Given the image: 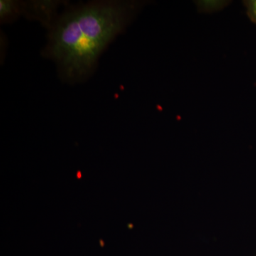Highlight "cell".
Returning a JSON list of instances; mask_svg holds the SVG:
<instances>
[{"instance_id": "7a4b0ae2", "label": "cell", "mask_w": 256, "mask_h": 256, "mask_svg": "<svg viewBox=\"0 0 256 256\" xmlns=\"http://www.w3.org/2000/svg\"><path fill=\"white\" fill-rule=\"evenodd\" d=\"M230 2L225 0H202L196 2V4L200 12L212 14L225 9Z\"/></svg>"}, {"instance_id": "6da1fadb", "label": "cell", "mask_w": 256, "mask_h": 256, "mask_svg": "<svg viewBox=\"0 0 256 256\" xmlns=\"http://www.w3.org/2000/svg\"><path fill=\"white\" fill-rule=\"evenodd\" d=\"M136 10L134 3L105 1L66 12L50 28L48 56L67 78L85 76L102 50L124 31Z\"/></svg>"}, {"instance_id": "277c9868", "label": "cell", "mask_w": 256, "mask_h": 256, "mask_svg": "<svg viewBox=\"0 0 256 256\" xmlns=\"http://www.w3.org/2000/svg\"><path fill=\"white\" fill-rule=\"evenodd\" d=\"M244 4L246 8L249 18L256 24V0H247L244 2Z\"/></svg>"}, {"instance_id": "3957f363", "label": "cell", "mask_w": 256, "mask_h": 256, "mask_svg": "<svg viewBox=\"0 0 256 256\" xmlns=\"http://www.w3.org/2000/svg\"><path fill=\"white\" fill-rule=\"evenodd\" d=\"M20 10V5L16 2L2 0L0 4V16L2 21L9 20Z\"/></svg>"}, {"instance_id": "5b68a950", "label": "cell", "mask_w": 256, "mask_h": 256, "mask_svg": "<svg viewBox=\"0 0 256 256\" xmlns=\"http://www.w3.org/2000/svg\"><path fill=\"white\" fill-rule=\"evenodd\" d=\"M76 178L79 180H82V172L78 171V172H77Z\"/></svg>"}]
</instances>
